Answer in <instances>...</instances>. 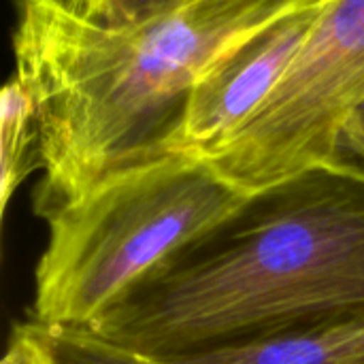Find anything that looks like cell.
Wrapping results in <instances>:
<instances>
[{
    "instance_id": "30bf717a",
    "label": "cell",
    "mask_w": 364,
    "mask_h": 364,
    "mask_svg": "<svg viewBox=\"0 0 364 364\" xmlns=\"http://www.w3.org/2000/svg\"><path fill=\"white\" fill-rule=\"evenodd\" d=\"M2 364H62L43 326L32 320L17 322L11 328Z\"/></svg>"
},
{
    "instance_id": "3957f363",
    "label": "cell",
    "mask_w": 364,
    "mask_h": 364,
    "mask_svg": "<svg viewBox=\"0 0 364 364\" xmlns=\"http://www.w3.org/2000/svg\"><path fill=\"white\" fill-rule=\"evenodd\" d=\"M247 196L192 154L100 186L45 220L30 320L47 331L87 328L134 282Z\"/></svg>"
},
{
    "instance_id": "9c48e42d",
    "label": "cell",
    "mask_w": 364,
    "mask_h": 364,
    "mask_svg": "<svg viewBox=\"0 0 364 364\" xmlns=\"http://www.w3.org/2000/svg\"><path fill=\"white\" fill-rule=\"evenodd\" d=\"M324 166L364 177V98L350 109L346 119L339 124Z\"/></svg>"
},
{
    "instance_id": "7a4b0ae2",
    "label": "cell",
    "mask_w": 364,
    "mask_h": 364,
    "mask_svg": "<svg viewBox=\"0 0 364 364\" xmlns=\"http://www.w3.org/2000/svg\"><path fill=\"white\" fill-rule=\"evenodd\" d=\"M316 0H186L141 26L107 28L66 0H15V75L38 126L41 220L100 186L183 154L198 73L237 36Z\"/></svg>"
},
{
    "instance_id": "277c9868",
    "label": "cell",
    "mask_w": 364,
    "mask_h": 364,
    "mask_svg": "<svg viewBox=\"0 0 364 364\" xmlns=\"http://www.w3.org/2000/svg\"><path fill=\"white\" fill-rule=\"evenodd\" d=\"M364 98V0H326L269 98L200 154L245 194L324 166L335 132Z\"/></svg>"
},
{
    "instance_id": "52a82bcc",
    "label": "cell",
    "mask_w": 364,
    "mask_h": 364,
    "mask_svg": "<svg viewBox=\"0 0 364 364\" xmlns=\"http://www.w3.org/2000/svg\"><path fill=\"white\" fill-rule=\"evenodd\" d=\"M41 168L38 126L34 102L23 83L13 77L0 98V213H6L9 200L17 188Z\"/></svg>"
},
{
    "instance_id": "ba28073f",
    "label": "cell",
    "mask_w": 364,
    "mask_h": 364,
    "mask_svg": "<svg viewBox=\"0 0 364 364\" xmlns=\"http://www.w3.org/2000/svg\"><path fill=\"white\" fill-rule=\"evenodd\" d=\"M81 17L107 26L128 28L162 17L186 0H66Z\"/></svg>"
},
{
    "instance_id": "6da1fadb",
    "label": "cell",
    "mask_w": 364,
    "mask_h": 364,
    "mask_svg": "<svg viewBox=\"0 0 364 364\" xmlns=\"http://www.w3.org/2000/svg\"><path fill=\"white\" fill-rule=\"evenodd\" d=\"M352 318H364V177L314 166L250 194L68 333L171 358Z\"/></svg>"
},
{
    "instance_id": "8992f818",
    "label": "cell",
    "mask_w": 364,
    "mask_h": 364,
    "mask_svg": "<svg viewBox=\"0 0 364 364\" xmlns=\"http://www.w3.org/2000/svg\"><path fill=\"white\" fill-rule=\"evenodd\" d=\"M49 335L96 364H364V318L171 358L111 350L68 331H49Z\"/></svg>"
},
{
    "instance_id": "5b68a950",
    "label": "cell",
    "mask_w": 364,
    "mask_h": 364,
    "mask_svg": "<svg viewBox=\"0 0 364 364\" xmlns=\"http://www.w3.org/2000/svg\"><path fill=\"white\" fill-rule=\"evenodd\" d=\"M324 2L303 4L252 28L198 73L183 122V154H205L269 98L305 45Z\"/></svg>"
}]
</instances>
